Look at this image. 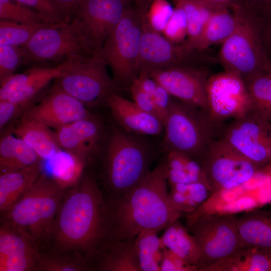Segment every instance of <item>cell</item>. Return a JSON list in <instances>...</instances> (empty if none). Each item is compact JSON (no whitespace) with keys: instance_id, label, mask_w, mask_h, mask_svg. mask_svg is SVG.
Returning a JSON list of instances; mask_svg holds the SVG:
<instances>
[{"instance_id":"cell-22","label":"cell","mask_w":271,"mask_h":271,"mask_svg":"<svg viewBox=\"0 0 271 271\" xmlns=\"http://www.w3.org/2000/svg\"><path fill=\"white\" fill-rule=\"evenodd\" d=\"M236 220L242 245L271 251V210H250Z\"/></svg>"},{"instance_id":"cell-36","label":"cell","mask_w":271,"mask_h":271,"mask_svg":"<svg viewBox=\"0 0 271 271\" xmlns=\"http://www.w3.org/2000/svg\"><path fill=\"white\" fill-rule=\"evenodd\" d=\"M0 18L18 23L56 24L49 18L14 0H0Z\"/></svg>"},{"instance_id":"cell-1","label":"cell","mask_w":271,"mask_h":271,"mask_svg":"<svg viewBox=\"0 0 271 271\" xmlns=\"http://www.w3.org/2000/svg\"><path fill=\"white\" fill-rule=\"evenodd\" d=\"M107 198L94 177L84 175L66 190L43 248L92 261L107 245Z\"/></svg>"},{"instance_id":"cell-21","label":"cell","mask_w":271,"mask_h":271,"mask_svg":"<svg viewBox=\"0 0 271 271\" xmlns=\"http://www.w3.org/2000/svg\"><path fill=\"white\" fill-rule=\"evenodd\" d=\"M106 104L118 124L125 131L136 134L155 136L164 125L156 116L147 113L116 93L108 98Z\"/></svg>"},{"instance_id":"cell-6","label":"cell","mask_w":271,"mask_h":271,"mask_svg":"<svg viewBox=\"0 0 271 271\" xmlns=\"http://www.w3.org/2000/svg\"><path fill=\"white\" fill-rule=\"evenodd\" d=\"M147 12L132 5L96 55L111 69L119 88H129L139 75V55Z\"/></svg>"},{"instance_id":"cell-37","label":"cell","mask_w":271,"mask_h":271,"mask_svg":"<svg viewBox=\"0 0 271 271\" xmlns=\"http://www.w3.org/2000/svg\"><path fill=\"white\" fill-rule=\"evenodd\" d=\"M174 8L166 0H153L145 16V21L153 31L162 34L169 22Z\"/></svg>"},{"instance_id":"cell-13","label":"cell","mask_w":271,"mask_h":271,"mask_svg":"<svg viewBox=\"0 0 271 271\" xmlns=\"http://www.w3.org/2000/svg\"><path fill=\"white\" fill-rule=\"evenodd\" d=\"M209 114L221 128L251 110V101L245 82L228 71L211 74L206 83Z\"/></svg>"},{"instance_id":"cell-32","label":"cell","mask_w":271,"mask_h":271,"mask_svg":"<svg viewBox=\"0 0 271 271\" xmlns=\"http://www.w3.org/2000/svg\"><path fill=\"white\" fill-rule=\"evenodd\" d=\"M244 80L251 98V111L271 122V75L263 71Z\"/></svg>"},{"instance_id":"cell-2","label":"cell","mask_w":271,"mask_h":271,"mask_svg":"<svg viewBox=\"0 0 271 271\" xmlns=\"http://www.w3.org/2000/svg\"><path fill=\"white\" fill-rule=\"evenodd\" d=\"M167 181L163 163L123 196L107 198L109 230L106 246L136 237L145 229L159 232L179 219L183 214L170 200Z\"/></svg>"},{"instance_id":"cell-49","label":"cell","mask_w":271,"mask_h":271,"mask_svg":"<svg viewBox=\"0 0 271 271\" xmlns=\"http://www.w3.org/2000/svg\"><path fill=\"white\" fill-rule=\"evenodd\" d=\"M215 9L233 8L236 4V0H198Z\"/></svg>"},{"instance_id":"cell-47","label":"cell","mask_w":271,"mask_h":271,"mask_svg":"<svg viewBox=\"0 0 271 271\" xmlns=\"http://www.w3.org/2000/svg\"><path fill=\"white\" fill-rule=\"evenodd\" d=\"M137 79L142 89L153 97L158 85L157 82L146 72L139 73Z\"/></svg>"},{"instance_id":"cell-51","label":"cell","mask_w":271,"mask_h":271,"mask_svg":"<svg viewBox=\"0 0 271 271\" xmlns=\"http://www.w3.org/2000/svg\"><path fill=\"white\" fill-rule=\"evenodd\" d=\"M265 71H266L271 75V59L268 60V62Z\"/></svg>"},{"instance_id":"cell-24","label":"cell","mask_w":271,"mask_h":271,"mask_svg":"<svg viewBox=\"0 0 271 271\" xmlns=\"http://www.w3.org/2000/svg\"><path fill=\"white\" fill-rule=\"evenodd\" d=\"M10 131L26 142L41 159L51 160L62 150L54 132L36 121L21 116L18 125Z\"/></svg>"},{"instance_id":"cell-25","label":"cell","mask_w":271,"mask_h":271,"mask_svg":"<svg viewBox=\"0 0 271 271\" xmlns=\"http://www.w3.org/2000/svg\"><path fill=\"white\" fill-rule=\"evenodd\" d=\"M40 162L16 171L0 174V212H6L36 183L42 173Z\"/></svg>"},{"instance_id":"cell-23","label":"cell","mask_w":271,"mask_h":271,"mask_svg":"<svg viewBox=\"0 0 271 271\" xmlns=\"http://www.w3.org/2000/svg\"><path fill=\"white\" fill-rule=\"evenodd\" d=\"M135 238L122 240L106 246L92 261V270L141 271L136 248Z\"/></svg>"},{"instance_id":"cell-40","label":"cell","mask_w":271,"mask_h":271,"mask_svg":"<svg viewBox=\"0 0 271 271\" xmlns=\"http://www.w3.org/2000/svg\"><path fill=\"white\" fill-rule=\"evenodd\" d=\"M49 18L54 23L65 22L62 13L52 0H14Z\"/></svg>"},{"instance_id":"cell-26","label":"cell","mask_w":271,"mask_h":271,"mask_svg":"<svg viewBox=\"0 0 271 271\" xmlns=\"http://www.w3.org/2000/svg\"><path fill=\"white\" fill-rule=\"evenodd\" d=\"M240 21V16L236 9H215L204 27L195 49L205 51L212 45L221 44L235 31Z\"/></svg>"},{"instance_id":"cell-31","label":"cell","mask_w":271,"mask_h":271,"mask_svg":"<svg viewBox=\"0 0 271 271\" xmlns=\"http://www.w3.org/2000/svg\"><path fill=\"white\" fill-rule=\"evenodd\" d=\"M159 232L153 229L142 231L135 238V245L141 271H160L165 248Z\"/></svg>"},{"instance_id":"cell-18","label":"cell","mask_w":271,"mask_h":271,"mask_svg":"<svg viewBox=\"0 0 271 271\" xmlns=\"http://www.w3.org/2000/svg\"><path fill=\"white\" fill-rule=\"evenodd\" d=\"M86 58L75 57L55 66H35L23 73L14 74L0 82V100H9L28 107L30 101L52 80L59 78Z\"/></svg>"},{"instance_id":"cell-50","label":"cell","mask_w":271,"mask_h":271,"mask_svg":"<svg viewBox=\"0 0 271 271\" xmlns=\"http://www.w3.org/2000/svg\"><path fill=\"white\" fill-rule=\"evenodd\" d=\"M131 5L137 7L145 11H148L153 0H126Z\"/></svg>"},{"instance_id":"cell-48","label":"cell","mask_w":271,"mask_h":271,"mask_svg":"<svg viewBox=\"0 0 271 271\" xmlns=\"http://www.w3.org/2000/svg\"><path fill=\"white\" fill-rule=\"evenodd\" d=\"M236 5L247 10L257 11L271 8V0H236Z\"/></svg>"},{"instance_id":"cell-7","label":"cell","mask_w":271,"mask_h":271,"mask_svg":"<svg viewBox=\"0 0 271 271\" xmlns=\"http://www.w3.org/2000/svg\"><path fill=\"white\" fill-rule=\"evenodd\" d=\"M240 21L235 31L221 45L217 60L224 70L244 78L265 70L268 59L254 13L238 6Z\"/></svg>"},{"instance_id":"cell-38","label":"cell","mask_w":271,"mask_h":271,"mask_svg":"<svg viewBox=\"0 0 271 271\" xmlns=\"http://www.w3.org/2000/svg\"><path fill=\"white\" fill-rule=\"evenodd\" d=\"M162 34L175 43H181L186 40L187 19L184 11L179 4L175 3L172 16Z\"/></svg>"},{"instance_id":"cell-10","label":"cell","mask_w":271,"mask_h":271,"mask_svg":"<svg viewBox=\"0 0 271 271\" xmlns=\"http://www.w3.org/2000/svg\"><path fill=\"white\" fill-rule=\"evenodd\" d=\"M186 227L200 249L199 271H204L241 246L236 216L232 213H203L186 222Z\"/></svg>"},{"instance_id":"cell-29","label":"cell","mask_w":271,"mask_h":271,"mask_svg":"<svg viewBox=\"0 0 271 271\" xmlns=\"http://www.w3.org/2000/svg\"><path fill=\"white\" fill-rule=\"evenodd\" d=\"M40 159L32 148L10 131L1 136L0 174L27 167Z\"/></svg>"},{"instance_id":"cell-3","label":"cell","mask_w":271,"mask_h":271,"mask_svg":"<svg viewBox=\"0 0 271 271\" xmlns=\"http://www.w3.org/2000/svg\"><path fill=\"white\" fill-rule=\"evenodd\" d=\"M133 134L115 128L109 137L103 162V186L109 199L123 196L151 172V151Z\"/></svg>"},{"instance_id":"cell-20","label":"cell","mask_w":271,"mask_h":271,"mask_svg":"<svg viewBox=\"0 0 271 271\" xmlns=\"http://www.w3.org/2000/svg\"><path fill=\"white\" fill-rule=\"evenodd\" d=\"M54 133L62 150L86 164L98 150L103 137V127L93 115L61 127Z\"/></svg>"},{"instance_id":"cell-19","label":"cell","mask_w":271,"mask_h":271,"mask_svg":"<svg viewBox=\"0 0 271 271\" xmlns=\"http://www.w3.org/2000/svg\"><path fill=\"white\" fill-rule=\"evenodd\" d=\"M93 115L79 100L54 85L44 98L30 105L21 116L56 130Z\"/></svg>"},{"instance_id":"cell-45","label":"cell","mask_w":271,"mask_h":271,"mask_svg":"<svg viewBox=\"0 0 271 271\" xmlns=\"http://www.w3.org/2000/svg\"><path fill=\"white\" fill-rule=\"evenodd\" d=\"M27 107L9 100H0V128L19 115H22Z\"/></svg>"},{"instance_id":"cell-34","label":"cell","mask_w":271,"mask_h":271,"mask_svg":"<svg viewBox=\"0 0 271 271\" xmlns=\"http://www.w3.org/2000/svg\"><path fill=\"white\" fill-rule=\"evenodd\" d=\"M93 270L90 263L75 254H62L42 248L35 271Z\"/></svg>"},{"instance_id":"cell-46","label":"cell","mask_w":271,"mask_h":271,"mask_svg":"<svg viewBox=\"0 0 271 271\" xmlns=\"http://www.w3.org/2000/svg\"><path fill=\"white\" fill-rule=\"evenodd\" d=\"M60 9L64 21L69 23L83 0H52Z\"/></svg>"},{"instance_id":"cell-15","label":"cell","mask_w":271,"mask_h":271,"mask_svg":"<svg viewBox=\"0 0 271 271\" xmlns=\"http://www.w3.org/2000/svg\"><path fill=\"white\" fill-rule=\"evenodd\" d=\"M131 5L126 0H83L73 18L95 53L101 49Z\"/></svg>"},{"instance_id":"cell-35","label":"cell","mask_w":271,"mask_h":271,"mask_svg":"<svg viewBox=\"0 0 271 271\" xmlns=\"http://www.w3.org/2000/svg\"><path fill=\"white\" fill-rule=\"evenodd\" d=\"M46 25L47 24L18 23L1 19L0 45L23 46Z\"/></svg>"},{"instance_id":"cell-17","label":"cell","mask_w":271,"mask_h":271,"mask_svg":"<svg viewBox=\"0 0 271 271\" xmlns=\"http://www.w3.org/2000/svg\"><path fill=\"white\" fill-rule=\"evenodd\" d=\"M42 248L26 228L1 219L0 271H35Z\"/></svg>"},{"instance_id":"cell-41","label":"cell","mask_w":271,"mask_h":271,"mask_svg":"<svg viewBox=\"0 0 271 271\" xmlns=\"http://www.w3.org/2000/svg\"><path fill=\"white\" fill-rule=\"evenodd\" d=\"M258 24L268 60L271 59V8L253 11Z\"/></svg>"},{"instance_id":"cell-4","label":"cell","mask_w":271,"mask_h":271,"mask_svg":"<svg viewBox=\"0 0 271 271\" xmlns=\"http://www.w3.org/2000/svg\"><path fill=\"white\" fill-rule=\"evenodd\" d=\"M66 186L43 172L1 219L26 228L44 248L60 208Z\"/></svg>"},{"instance_id":"cell-16","label":"cell","mask_w":271,"mask_h":271,"mask_svg":"<svg viewBox=\"0 0 271 271\" xmlns=\"http://www.w3.org/2000/svg\"><path fill=\"white\" fill-rule=\"evenodd\" d=\"M148 74L172 96L209 114L206 94L211 75L209 68L173 67Z\"/></svg>"},{"instance_id":"cell-12","label":"cell","mask_w":271,"mask_h":271,"mask_svg":"<svg viewBox=\"0 0 271 271\" xmlns=\"http://www.w3.org/2000/svg\"><path fill=\"white\" fill-rule=\"evenodd\" d=\"M107 64L99 56L86 58L56 79L54 84L86 107L106 103L118 89L109 75Z\"/></svg>"},{"instance_id":"cell-8","label":"cell","mask_w":271,"mask_h":271,"mask_svg":"<svg viewBox=\"0 0 271 271\" xmlns=\"http://www.w3.org/2000/svg\"><path fill=\"white\" fill-rule=\"evenodd\" d=\"M21 47L26 63L64 62L75 57L95 55L74 19L69 23L46 25Z\"/></svg>"},{"instance_id":"cell-43","label":"cell","mask_w":271,"mask_h":271,"mask_svg":"<svg viewBox=\"0 0 271 271\" xmlns=\"http://www.w3.org/2000/svg\"><path fill=\"white\" fill-rule=\"evenodd\" d=\"M129 89L134 102L138 107L147 113L158 117L153 97L142 89L137 78L132 83Z\"/></svg>"},{"instance_id":"cell-27","label":"cell","mask_w":271,"mask_h":271,"mask_svg":"<svg viewBox=\"0 0 271 271\" xmlns=\"http://www.w3.org/2000/svg\"><path fill=\"white\" fill-rule=\"evenodd\" d=\"M271 251L242 245L204 271H270Z\"/></svg>"},{"instance_id":"cell-5","label":"cell","mask_w":271,"mask_h":271,"mask_svg":"<svg viewBox=\"0 0 271 271\" xmlns=\"http://www.w3.org/2000/svg\"><path fill=\"white\" fill-rule=\"evenodd\" d=\"M163 125L166 151L182 153L199 162L221 129L209 114L176 98L171 99Z\"/></svg>"},{"instance_id":"cell-44","label":"cell","mask_w":271,"mask_h":271,"mask_svg":"<svg viewBox=\"0 0 271 271\" xmlns=\"http://www.w3.org/2000/svg\"><path fill=\"white\" fill-rule=\"evenodd\" d=\"M172 96L162 86L158 84L153 98L158 118L164 124L169 111Z\"/></svg>"},{"instance_id":"cell-33","label":"cell","mask_w":271,"mask_h":271,"mask_svg":"<svg viewBox=\"0 0 271 271\" xmlns=\"http://www.w3.org/2000/svg\"><path fill=\"white\" fill-rule=\"evenodd\" d=\"M185 12L187 22V36L185 43L191 49L195 47L204 28L215 10L198 0H173Z\"/></svg>"},{"instance_id":"cell-28","label":"cell","mask_w":271,"mask_h":271,"mask_svg":"<svg viewBox=\"0 0 271 271\" xmlns=\"http://www.w3.org/2000/svg\"><path fill=\"white\" fill-rule=\"evenodd\" d=\"M161 237L164 246L188 264L198 268L201 262V254L198 243L187 227L179 219L165 228Z\"/></svg>"},{"instance_id":"cell-14","label":"cell","mask_w":271,"mask_h":271,"mask_svg":"<svg viewBox=\"0 0 271 271\" xmlns=\"http://www.w3.org/2000/svg\"><path fill=\"white\" fill-rule=\"evenodd\" d=\"M219 137L260 168L271 163V122L252 111L225 123Z\"/></svg>"},{"instance_id":"cell-39","label":"cell","mask_w":271,"mask_h":271,"mask_svg":"<svg viewBox=\"0 0 271 271\" xmlns=\"http://www.w3.org/2000/svg\"><path fill=\"white\" fill-rule=\"evenodd\" d=\"M22 62L23 53L21 46L0 45V82L14 75Z\"/></svg>"},{"instance_id":"cell-11","label":"cell","mask_w":271,"mask_h":271,"mask_svg":"<svg viewBox=\"0 0 271 271\" xmlns=\"http://www.w3.org/2000/svg\"><path fill=\"white\" fill-rule=\"evenodd\" d=\"M200 162L212 194L242 185L260 168L219 137L211 142Z\"/></svg>"},{"instance_id":"cell-42","label":"cell","mask_w":271,"mask_h":271,"mask_svg":"<svg viewBox=\"0 0 271 271\" xmlns=\"http://www.w3.org/2000/svg\"><path fill=\"white\" fill-rule=\"evenodd\" d=\"M160 271H198V268L188 264L165 247L160 264Z\"/></svg>"},{"instance_id":"cell-9","label":"cell","mask_w":271,"mask_h":271,"mask_svg":"<svg viewBox=\"0 0 271 271\" xmlns=\"http://www.w3.org/2000/svg\"><path fill=\"white\" fill-rule=\"evenodd\" d=\"M217 62V58L207 50L192 49L185 41L179 44L172 42L150 29L144 20L139 50V74L173 67L209 68Z\"/></svg>"},{"instance_id":"cell-30","label":"cell","mask_w":271,"mask_h":271,"mask_svg":"<svg viewBox=\"0 0 271 271\" xmlns=\"http://www.w3.org/2000/svg\"><path fill=\"white\" fill-rule=\"evenodd\" d=\"M212 194L205 184L193 182L171 185L169 197L175 208L187 215L200 207Z\"/></svg>"},{"instance_id":"cell-52","label":"cell","mask_w":271,"mask_h":271,"mask_svg":"<svg viewBox=\"0 0 271 271\" xmlns=\"http://www.w3.org/2000/svg\"><path fill=\"white\" fill-rule=\"evenodd\" d=\"M270 271H271V268H270Z\"/></svg>"}]
</instances>
